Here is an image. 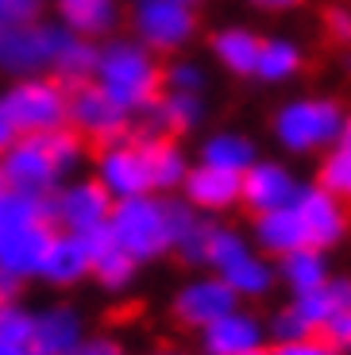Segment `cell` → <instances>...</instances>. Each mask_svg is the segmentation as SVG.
I'll return each instance as SVG.
<instances>
[{"instance_id": "1", "label": "cell", "mask_w": 351, "mask_h": 355, "mask_svg": "<svg viewBox=\"0 0 351 355\" xmlns=\"http://www.w3.org/2000/svg\"><path fill=\"white\" fill-rule=\"evenodd\" d=\"M81 159V135L74 128L43 135H16L8 151L0 155L4 186L27 197H51L66 170H74Z\"/></svg>"}, {"instance_id": "2", "label": "cell", "mask_w": 351, "mask_h": 355, "mask_svg": "<svg viewBox=\"0 0 351 355\" xmlns=\"http://www.w3.org/2000/svg\"><path fill=\"white\" fill-rule=\"evenodd\" d=\"M54 224L46 216V197H27L16 189L0 193V270L16 278H39L43 255L54 240Z\"/></svg>"}, {"instance_id": "3", "label": "cell", "mask_w": 351, "mask_h": 355, "mask_svg": "<svg viewBox=\"0 0 351 355\" xmlns=\"http://www.w3.org/2000/svg\"><path fill=\"white\" fill-rule=\"evenodd\" d=\"M97 85L112 105H120L123 112H135L162 93V70L143 46L112 43L105 54H97Z\"/></svg>"}, {"instance_id": "4", "label": "cell", "mask_w": 351, "mask_h": 355, "mask_svg": "<svg viewBox=\"0 0 351 355\" xmlns=\"http://www.w3.org/2000/svg\"><path fill=\"white\" fill-rule=\"evenodd\" d=\"M343 120L348 112L336 97H293L274 112V139L290 155L328 151L340 143Z\"/></svg>"}, {"instance_id": "5", "label": "cell", "mask_w": 351, "mask_h": 355, "mask_svg": "<svg viewBox=\"0 0 351 355\" xmlns=\"http://www.w3.org/2000/svg\"><path fill=\"white\" fill-rule=\"evenodd\" d=\"M108 236L135 263H151V259L166 255L170 251V201H158L155 193L116 201L112 216H108Z\"/></svg>"}, {"instance_id": "6", "label": "cell", "mask_w": 351, "mask_h": 355, "mask_svg": "<svg viewBox=\"0 0 351 355\" xmlns=\"http://www.w3.org/2000/svg\"><path fill=\"white\" fill-rule=\"evenodd\" d=\"M205 263L216 270V278L228 282V290L236 297H263L274 282V270L247 248V240L232 228H216L209 232V248H205Z\"/></svg>"}, {"instance_id": "7", "label": "cell", "mask_w": 351, "mask_h": 355, "mask_svg": "<svg viewBox=\"0 0 351 355\" xmlns=\"http://www.w3.org/2000/svg\"><path fill=\"white\" fill-rule=\"evenodd\" d=\"M0 105L8 112L16 135H43L70 128V97L62 93L58 81H39V78L19 81Z\"/></svg>"}, {"instance_id": "8", "label": "cell", "mask_w": 351, "mask_h": 355, "mask_svg": "<svg viewBox=\"0 0 351 355\" xmlns=\"http://www.w3.org/2000/svg\"><path fill=\"white\" fill-rule=\"evenodd\" d=\"M112 197L101 182H70L66 189L46 197V216L58 232L70 236H93V232L108 228L112 216Z\"/></svg>"}, {"instance_id": "9", "label": "cell", "mask_w": 351, "mask_h": 355, "mask_svg": "<svg viewBox=\"0 0 351 355\" xmlns=\"http://www.w3.org/2000/svg\"><path fill=\"white\" fill-rule=\"evenodd\" d=\"M97 182L108 189L112 201H128V197L151 193V174H147V155H143L139 139H116L101 151Z\"/></svg>"}, {"instance_id": "10", "label": "cell", "mask_w": 351, "mask_h": 355, "mask_svg": "<svg viewBox=\"0 0 351 355\" xmlns=\"http://www.w3.org/2000/svg\"><path fill=\"white\" fill-rule=\"evenodd\" d=\"M135 31L155 51H178L197 31V16L185 0H143L135 12Z\"/></svg>"}, {"instance_id": "11", "label": "cell", "mask_w": 351, "mask_h": 355, "mask_svg": "<svg viewBox=\"0 0 351 355\" xmlns=\"http://www.w3.org/2000/svg\"><path fill=\"white\" fill-rule=\"evenodd\" d=\"M70 128L81 139L116 143L128 132V112L101 93V85H78L70 97Z\"/></svg>"}, {"instance_id": "12", "label": "cell", "mask_w": 351, "mask_h": 355, "mask_svg": "<svg viewBox=\"0 0 351 355\" xmlns=\"http://www.w3.org/2000/svg\"><path fill=\"white\" fill-rule=\"evenodd\" d=\"M290 205H293V213H298L301 228H305L309 248H332L343 236V228H348L343 201L320 186H298V197Z\"/></svg>"}, {"instance_id": "13", "label": "cell", "mask_w": 351, "mask_h": 355, "mask_svg": "<svg viewBox=\"0 0 351 355\" xmlns=\"http://www.w3.org/2000/svg\"><path fill=\"white\" fill-rule=\"evenodd\" d=\"M298 178L282 162H259L255 159L251 166L239 174V201L251 209L255 216L259 213H274V209H286V205L298 197Z\"/></svg>"}, {"instance_id": "14", "label": "cell", "mask_w": 351, "mask_h": 355, "mask_svg": "<svg viewBox=\"0 0 351 355\" xmlns=\"http://www.w3.org/2000/svg\"><path fill=\"white\" fill-rule=\"evenodd\" d=\"M58 46H62V35L54 27H39V24L4 27L0 31V66L16 73H35L43 66H51Z\"/></svg>"}, {"instance_id": "15", "label": "cell", "mask_w": 351, "mask_h": 355, "mask_svg": "<svg viewBox=\"0 0 351 355\" xmlns=\"http://www.w3.org/2000/svg\"><path fill=\"white\" fill-rule=\"evenodd\" d=\"M232 309H239V297L228 290L224 278H194V282L182 286L178 297H174L178 320L194 324V329H205V324H212L216 317H224V313H232Z\"/></svg>"}, {"instance_id": "16", "label": "cell", "mask_w": 351, "mask_h": 355, "mask_svg": "<svg viewBox=\"0 0 351 355\" xmlns=\"http://www.w3.org/2000/svg\"><path fill=\"white\" fill-rule=\"evenodd\" d=\"M85 320L74 305H46L35 313V329H31V355H70L85 340Z\"/></svg>"}, {"instance_id": "17", "label": "cell", "mask_w": 351, "mask_h": 355, "mask_svg": "<svg viewBox=\"0 0 351 355\" xmlns=\"http://www.w3.org/2000/svg\"><path fill=\"white\" fill-rule=\"evenodd\" d=\"M263 340H266V329L243 309L224 313V317H216L212 324L201 329V344L209 355H247V352H259Z\"/></svg>"}, {"instance_id": "18", "label": "cell", "mask_w": 351, "mask_h": 355, "mask_svg": "<svg viewBox=\"0 0 351 355\" xmlns=\"http://www.w3.org/2000/svg\"><path fill=\"white\" fill-rule=\"evenodd\" d=\"M185 189V205L197 213H224L239 201V174L232 170H216V166H194L182 182Z\"/></svg>"}, {"instance_id": "19", "label": "cell", "mask_w": 351, "mask_h": 355, "mask_svg": "<svg viewBox=\"0 0 351 355\" xmlns=\"http://www.w3.org/2000/svg\"><path fill=\"white\" fill-rule=\"evenodd\" d=\"M89 243L85 236H70V232H54L51 248L43 255V266H39V278L51 286H78L81 278H89Z\"/></svg>"}, {"instance_id": "20", "label": "cell", "mask_w": 351, "mask_h": 355, "mask_svg": "<svg viewBox=\"0 0 351 355\" xmlns=\"http://www.w3.org/2000/svg\"><path fill=\"white\" fill-rule=\"evenodd\" d=\"M143 112H147L151 135H178L201 124L205 105H201V93H174V89H166Z\"/></svg>"}, {"instance_id": "21", "label": "cell", "mask_w": 351, "mask_h": 355, "mask_svg": "<svg viewBox=\"0 0 351 355\" xmlns=\"http://www.w3.org/2000/svg\"><path fill=\"white\" fill-rule=\"evenodd\" d=\"M85 243H89V259H93L89 275L97 278L105 290H123V286H132L139 263H135V259L128 255L123 248H116V240L108 236V228L85 236Z\"/></svg>"}, {"instance_id": "22", "label": "cell", "mask_w": 351, "mask_h": 355, "mask_svg": "<svg viewBox=\"0 0 351 355\" xmlns=\"http://www.w3.org/2000/svg\"><path fill=\"white\" fill-rule=\"evenodd\" d=\"M143 155H147V174H151V193L155 189H178L189 174L185 155L170 135H143Z\"/></svg>"}, {"instance_id": "23", "label": "cell", "mask_w": 351, "mask_h": 355, "mask_svg": "<svg viewBox=\"0 0 351 355\" xmlns=\"http://www.w3.org/2000/svg\"><path fill=\"white\" fill-rule=\"evenodd\" d=\"M293 309H298L313 329L343 317V313H351V278H328L325 286H316V290H309V293H298Z\"/></svg>"}, {"instance_id": "24", "label": "cell", "mask_w": 351, "mask_h": 355, "mask_svg": "<svg viewBox=\"0 0 351 355\" xmlns=\"http://www.w3.org/2000/svg\"><path fill=\"white\" fill-rule=\"evenodd\" d=\"M301 66H305V51H301L293 39L274 35V39H263V43H259V58H255L251 78L266 81V85H282V81L298 78Z\"/></svg>"}, {"instance_id": "25", "label": "cell", "mask_w": 351, "mask_h": 355, "mask_svg": "<svg viewBox=\"0 0 351 355\" xmlns=\"http://www.w3.org/2000/svg\"><path fill=\"white\" fill-rule=\"evenodd\" d=\"M212 224L197 216V209L170 201V251L185 259V263H205V248H209Z\"/></svg>"}, {"instance_id": "26", "label": "cell", "mask_w": 351, "mask_h": 355, "mask_svg": "<svg viewBox=\"0 0 351 355\" xmlns=\"http://www.w3.org/2000/svg\"><path fill=\"white\" fill-rule=\"evenodd\" d=\"M255 240H259V248L274 251V255H290L298 248H309L305 228H301L293 205L274 209V213H259V220H255Z\"/></svg>"}, {"instance_id": "27", "label": "cell", "mask_w": 351, "mask_h": 355, "mask_svg": "<svg viewBox=\"0 0 351 355\" xmlns=\"http://www.w3.org/2000/svg\"><path fill=\"white\" fill-rule=\"evenodd\" d=\"M259 43H263V39L255 35L251 27H224V31L212 35V54H216V62L228 73L251 78L255 58H259Z\"/></svg>"}, {"instance_id": "28", "label": "cell", "mask_w": 351, "mask_h": 355, "mask_svg": "<svg viewBox=\"0 0 351 355\" xmlns=\"http://www.w3.org/2000/svg\"><path fill=\"white\" fill-rule=\"evenodd\" d=\"M201 162L216 170H232V174H243L255 162V143L239 132H216L201 143Z\"/></svg>"}, {"instance_id": "29", "label": "cell", "mask_w": 351, "mask_h": 355, "mask_svg": "<svg viewBox=\"0 0 351 355\" xmlns=\"http://www.w3.org/2000/svg\"><path fill=\"white\" fill-rule=\"evenodd\" d=\"M282 278L290 282L293 293H309L316 286L328 282V266H325V255L316 248H298L290 255H282Z\"/></svg>"}, {"instance_id": "30", "label": "cell", "mask_w": 351, "mask_h": 355, "mask_svg": "<svg viewBox=\"0 0 351 355\" xmlns=\"http://www.w3.org/2000/svg\"><path fill=\"white\" fill-rule=\"evenodd\" d=\"M51 66L58 70V78L66 81V85L78 89L89 73L97 70V51H93L89 43H78V39H62V46L54 51Z\"/></svg>"}, {"instance_id": "31", "label": "cell", "mask_w": 351, "mask_h": 355, "mask_svg": "<svg viewBox=\"0 0 351 355\" xmlns=\"http://www.w3.org/2000/svg\"><path fill=\"white\" fill-rule=\"evenodd\" d=\"M66 24L93 35V31H105L112 24V0H58Z\"/></svg>"}, {"instance_id": "32", "label": "cell", "mask_w": 351, "mask_h": 355, "mask_svg": "<svg viewBox=\"0 0 351 355\" xmlns=\"http://www.w3.org/2000/svg\"><path fill=\"white\" fill-rule=\"evenodd\" d=\"M316 186L328 189L340 201H351V147H340V143L328 147V159L320 166V182Z\"/></svg>"}, {"instance_id": "33", "label": "cell", "mask_w": 351, "mask_h": 355, "mask_svg": "<svg viewBox=\"0 0 351 355\" xmlns=\"http://www.w3.org/2000/svg\"><path fill=\"white\" fill-rule=\"evenodd\" d=\"M31 329H35V313L19 302H0V340L12 344H31Z\"/></svg>"}, {"instance_id": "34", "label": "cell", "mask_w": 351, "mask_h": 355, "mask_svg": "<svg viewBox=\"0 0 351 355\" xmlns=\"http://www.w3.org/2000/svg\"><path fill=\"white\" fill-rule=\"evenodd\" d=\"M271 336L278 340V344H298V340H309V336H313V324H309V320L290 305V309H282L278 317L271 320Z\"/></svg>"}, {"instance_id": "35", "label": "cell", "mask_w": 351, "mask_h": 355, "mask_svg": "<svg viewBox=\"0 0 351 355\" xmlns=\"http://www.w3.org/2000/svg\"><path fill=\"white\" fill-rule=\"evenodd\" d=\"M162 85L174 93H201L205 89V70L197 62H174L170 70H162Z\"/></svg>"}, {"instance_id": "36", "label": "cell", "mask_w": 351, "mask_h": 355, "mask_svg": "<svg viewBox=\"0 0 351 355\" xmlns=\"http://www.w3.org/2000/svg\"><path fill=\"white\" fill-rule=\"evenodd\" d=\"M43 0H0V31L4 27H24L39 16Z\"/></svg>"}, {"instance_id": "37", "label": "cell", "mask_w": 351, "mask_h": 355, "mask_svg": "<svg viewBox=\"0 0 351 355\" xmlns=\"http://www.w3.org/2000/svg\"><path fill=\"white\" fill-rule=\"evenodd\" d=\"M325 31H328V39H332V43L351 46V8L332 4V8L325 12Z\"/></svg>"}, {"instance_id": "38", "label": "cell", "mask_w": 351, "mask_h": 355, "mask_svg": "<svg viewBox=\"0 0 351 355\" xmlns=\"http://www.w3.org/2000/svg\"><path fill=\"white\" fill-rule=\"evenodd\" d=\"M274 355H340L336 344H325V340H298V344H282Z\"/></svg>"}, {"instance_id": "39", "label": "cell", "mask_w": 351, "mask_h": 355, "mask_svg": "<svg viewBox=\"0 0 351 355\" xmlns=\"http://www.w3.org/2000/svg\"><path fill=\"white\" fill-rule=\"evenodd\" d=\"M70 355H123V347L116 344V340H108V336H85Z\"/></svg>"}, {"instance_id": "40", "label": "cell", "mask_w": 351, "mask_h": 355, "mask_svg": "<svg viewBox=\"0 0 351 355\" xmlns=\"http://www.w3.org/2000/svg\"><path fill=\"white\" fill-rule=\"evenodd\" d=\"M328 329V336H332V344L336 347H351V313H343V317H336V320H328L325 324Z\"/></svg>"}, {"instance_id": "41", "label": "cell", "mask_w": 351, "mask_h": 355, "mask_svg": "<svg viewBox=\"0 0 351 355\" xmlns=\"http://www.w3.org/2000/svg\"><path fill=\"white\" fill-rule=\"evenodd\" d=\"M19 290H24V278L0 270V302H19Z\"/></svg>"}, {"instance_id": "42", "label": "cell", "mask_w": 351, "mask_h": 355, "mask_svg": "<svg viewBox=\"0 0 351 355\" xmlns=\"http://www.w3.org/2000/svg\"><path fill=\"white\" fill-rule=\"evenodd\" d=\"M12 143H16V128H12L8 112H4V105H0V155L8 151Z\"/></svg>"}, {"instance_id": "43", "label": "cell", "mask_w": 351, "mask_h": 355, "mask_svg": "<svg viewBox=\"0 0 351 355\" xmlns=\"http://www.w3.org/2000/svg\"><path fill=\"white\" fill-rule=\"evenodd\" d=\"M259 8H266V12H286V8H293L298 0H255Z\"/></svg>"}, {"instance_id": "44", "label": "cell", "mask_w": 351, "mask_h": 355, "mask_svg": "<svg viewBox=\"0 0 351 355\" xmlns=\"http://www.w3.org/2000/svg\"><path fill=\"white\" fill-rule=\"evenodd\" d=\"M0 355H31L24 344H12V340H0Z\"/></svg>"}, {"instance_id": "45", "label": "cell", "mask_w": 351, "mask_h": 355, "mask_svg": "<svg viewBox=\"0 0 351 355\" xmlns=\"http://www.w3.org/2000/svg\"><path fill=\"white\" fill-rule=\"evenodd\" d=\"M340 147H351V116L343 120V132H340Z\"/></svg>"}, {"instance_id": "46", "label": "cell", "mask_w": 351, "mask_h": 355, "mask_svg": "<svg viewBox=\"0 0 351 355\" xmlns=\"http://www.w3.org/2000/svg\"><path fill=\"white\" fill-rule=\"evenodd\" d=\"M343 70H348V73H351V54H348V58H343Z\"/></svg>"}, {"instance_id": "47", "label": "cell", "mask_w": 351, "mask_h": 355, "mask_svg": "<svg viewBox=\"0 0 351 355\" xmlns=\"http://www.w3.org/2000/svg\"><path fill=\"white\" fill-rule=\"evenodd\" d=\"M4 189H8V186H4V170H0V193H4Z\"/></svg>"}, {"instance_id": "48", "label": "cell", "mask_w": 351, "mask_h": 355, "mask_svg": "<svg viewBox=\"0 0 351 355\" xmlns=\"http://www.w3.org/2000/svg\"><path fill=\"white\" fill-rule=\"evenodd\" d=\"M247 355H271V352H263V347H259V352H247Z\"/></svg>"}, {"instance_id": "49", "label": "cell", "mask_w": 351, "mask_h": 355, "mask_svg": "<svg viewBox=\"0 0 351 355\" xmlns=\"http://www.w3.org/2000/svg\"><path fill=\"white\" fill-rule=\"evenodd\" d=\"M155 355H182V352H155Z\"/></svg>"}, {"instance_id": "50", "label": "cell", "mask_w": 351, "mask_h": 355, "mask_svg": "<svg viewBox=\"0 0 351 355\" xmlns=\"http://www.w3.org/2000/svg\"><path fill=\"white\" fill-rule=\"evenodd\" d=\"M185 4H194V0H185Z\"/></svg>"}]
</instances>
